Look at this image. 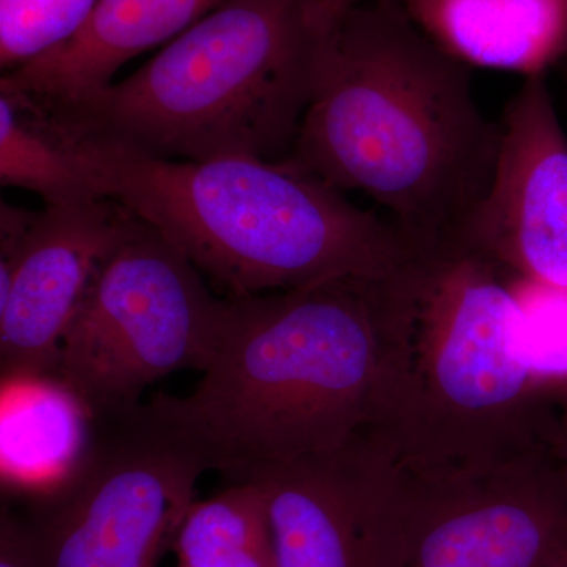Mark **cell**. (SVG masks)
Wrapping results in <instances>:
<instances>
[{"label":"cell","instance_id":"cell-1","mask_svg":"<svg viewBox=\"0 0 567 567\" xmlns=\"http://www.w3.org/2000/svg\"><path fill=\"white\" fill-rule=\"evenodd\" d=\"M502 141L472 71L402 0H365L317 33L308 107L287 162L360 192L415 245L457 238L486 196Z\"/></svg>","mask_w":567,"mask_h":567},{"label":"cell","instance_id":"cell-2","mask_svg":"<svg viewBox=\"0 0 567 567\" xmlns=\"http://www.w3.org/2000/svg\"><path fill=\"white\" fill-rule=\"evenodd\" d=\"M391 274L224 298L203 380L185 398L156 401L230 481L374 434L385 409Z\"/></svg>","mask_w":567,"mask_h":567},{"label":"cell","instance_id":"cell-3","mask_svg":"<svg viewBox=\"0 0 567 567\" xmlns=\"http://www.w3.org/2000/svg\"><path fill=\"white\" fill-rule=\"evenodd\" d=\"M388 454L468 464L550 450L558 390L529 364L509 274L457 238L415 245L391 276Z\"/></svg>","mask_w":567,"mask_h":567},{"label":"cell","instance_id":"cell-4","mask_svg":"<svg viewBox=\"0 0 567 567\" xmlns=\"http://www.w3.org/2000/svg\"><path fill=\"white\" fill-rule=\"evenodd\" d=\"M69 136L99 196L163 234L226 297L388 274L415 248L390 219L287 159L182 162Z\"/></svg>","mask_w":567,"mask_h":567},{"label":"cell","instance_id":"cell-5","mask_svg":"<svg viewBox=\"0 0 567 567\" xmlns=\"http://www.w3.org/2000/svg\"><path fill=\"white\" fill-rule=\"evenodd\" d=\"M316 41L305 0H227L91 102L43 112L74 136L159 158L276 162L311 100Z\"/></svg>","mask_w":567,"mask_h":567},{"label":"cell","instance_id":"cell-6","mask_svg":"<svg viewBox=\"0 0 567 567\" xmlns=\"http://www.w3.org/2000/svg\"><path fill=\"white\" fill-rule=\"evenodd\" d=\"M215 470L197 436L152 395L89 416L80 456L48 486L2 506L22 567H156Z\"/></svg>","mask_w":567,"mask_h":567},{"label":"cell","instance_id":"cell-7","mask_svg":"<svg viewBox=\"0 0 567 567\" xmlns=\"http://www.w3.org/2000/svg\"><path fill=\"white\" fill-rule=\"evenodd\" d=\"M223 319L224 298L177 246L137 218L85 290L51 380L87 416L140 404L142 391L163 377L207 369Z\"/></svg>","mask_w":567,"mask_h":567},{"label":"cell","instance_id":"cell-8","mask_svg":"<svg viewBox=\"0 0 567 567\" xmlns=\"http://www.w3.org/2000/svg\"><path fill=\"white\" fill-rule=\"evenodd\" d=\"M390 457L394 567H554L567 486L550 451L468 464Z\"/></svg>","mask_w":567,"mask_h":567},{"label":"cell","instance_id":"cell-9","mask_svg":"<svg viewBox=\"0 0 567 567\" xmlns=\"http://www.w3.org/2000/svg\"><path fill=\"white\" fill-rule=\"evenodd\" d=\"M137 216L107 197L44 207L0 233L2 386L51 379L63 338L104 257Z\"/></svg>","mask_w":567,"mask_h":567},{"label":"cell","instance_id":"cell-10","mask_svg":"<svg viewBox=\"0 0 567 567\" xmlns=\"http://www.w3.org/2000/svg\"><path fill=\"white\" fill-rule=\"evenodd\" d=\"M486 196L457 240L506 274L567 292V136L546 78L507 104Z\"/></svg>","mask_w":567,"mask_h":567},{"label":"cell","instance_id":"cell-11","mask_svg":"<svg viewBox=\"0 0 567 567\" xmlns=\"http://www.w3.org/2000/svg\"><path fill=\"white\" fill-rule=\"evenodd\" d=\"M245 477L267 495L276 567H394L390 457L374 434Z\"/></svg>","mask_w":567,"mask_h":567},{"label":"cell","instance_id":"cell-12","mask_svg":"<svg viewBox=\"0 0 567 567\" xmlns=\"http://www.w3.org/2000/svg\"><path fill=\"white\" fill-rule=\"evenodd\" d=\"M227 0H99L69 40L7 71L0 92L65 114L114 84L126 62L174 40Z\"/></svg>","mask_w":567,"mask_h":567},{"label":"cell","instance_id":"cell-13","mask_svg":"<svg viewBox=\"0 0 567 567\" xmlns=\"http://www.w3.org/2000/svg\"><path fill=\"white\" fill-rule=\"evenodd\" d=\"M436 47L468 66L544 76L567 58V0H402Z\"/></svg>","mask_w":567,"mask_h":567},{"label":"cell","instance_id":"cell-14","mask_svg":"<svg viewBox=\"0 0 567 567\" xmlns=\"http://www.w3.org/2000/svg\"><path fill=\"white\" fill-rule=\"evenodd\" d=\"M0 182L41 197L44 207L100 199L69 134L44 112L0 92Z\"/></svg>","mask_w":567,"mask_h":567},{"label":"cell","instance_id":"cell-15","mask_svg":"<svg viewBox=\"0 0 567 567\" xmlns=\"http://www.w3.org/2000/svg\"><path fill=\"white\" fill-rule=\"evenodd\" d=\"M178 567H276L267 495L257 481L193 502L173 540Z\"/></svg>","mask_w":567,"mask_h":567},{"label":"cell","instance_id":"cell-16","mask_svg":"<svg viewBox=\"0 0 567 567\" xmlns=\"http://www.w3.org/2000/svg\"><path fill=\"white\" fill-rule=\"evenodd\" d=\"M99 0H0L3 73L52 50L91 17Z\"/></svg>","mask_w":567,"mask_h":567},{"label":"cell","instance_id":"cell-17","mask_svg":"<svg viewBox=\"0 0 567 567\" xmlns=\"http://www.w3.org/2000/svg\"><path fill=\"white\" fill-rule=\"evenodd\" d=\"M529 364L544 383L567 385V292L509 275Z\"/></svg>","mask_w":567,"mask_h":567},{"label":"cell","instance_id":"cell-18","mask_svg":"<svg viewBox=\"0 0 567 567\" xmlns=\"http://www.w3.org/2000/svg\"><path fill=\"white\" fill-rule=\"evenodd\" d=\"M363 2L365 0H305L306 22L312 31L322 33Z\"/></svg>","mask_w":567,"mask_h":567},{"label":"cell","instance_id":"cell-19","mask_svg":"<svg viewBox=\"0 0 567 567\" xmlns=\"http://www.w3.org/2000/svg\"><path fill=\"white\" fill-rule=\"evenodd\" d=\"M550 453L567 486V385L559 391L557 406H555Z\"/></svg>","mask_w":567,"mask_h":567},{"label":"cell","instance_id":"cell-20","mask_svg":"<svg viewBox=\"0 0 567 567\" xmlns=\"http://www.w3.org/2000/svg\"><path fill=\"white\" fill-rule=\"evenodd\" d=\"M0 567H22L13 539L3 528H0Z\"/></svg>","mask_w":567,"mask_h":567},{"label":"cell","instance_id":"cell-21","mask_svg":"<svg viewBox=\"0 0 567 567\" xmlns=\"http://www.w3.org/2000/svg\"><path fill=\"white\" fill-rule=\"evenodd\" d=\"M554 567H567V555L565 558L561 559V561H558L557 565Z\"/></svg>","mask_w":567,"mask_h":567},{"label":"cell","instance_id":"cell-22","mask_svg":"<svg viewBox=\"0 0 567 567\" xmlns=\"http://www.w3.org/2000/svg\"><path fill=\"white\" fill-rule=\"evenodd\" d=\"M565 63H566V70H567V58L565 59Z\"/></svg>","mask_w":567,"mask_h":567}]
</instances>
